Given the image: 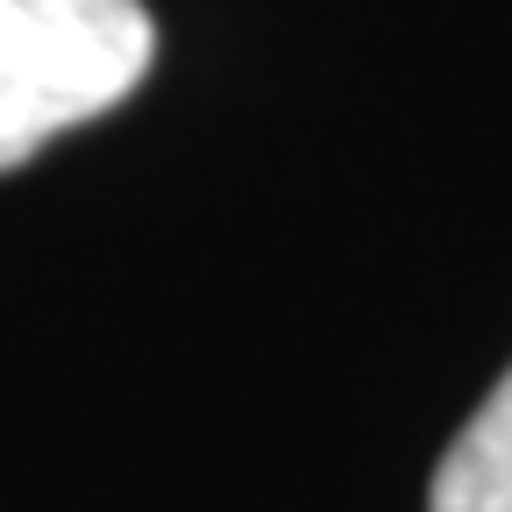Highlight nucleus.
I'll use <instances>...</instances> for the list:
<instances>
[{"instance_id":"nucleus-1","label":"nucleus","mask_w":512,"mask_h":512,"mask_svg":"<svg viewBox=\"0 0 512 512\" xmlns=\"http://www.w3.org/2000/svg\"><path fill=\"white\" fill-rule=\"evenodd\" d=\"M150 57L143 0H0V171L121 107Z\"/></svg>"},{"instance_id":"nucleus-2","label":"nucleus","mask_w":512,"mask_h":512,"mask_svg":"<svg viewBox=\"0 0 512 512\" xmlns=\"http://www.w3.org/2000/svg\"><path fill=\"white\" fill-rule=\"evenodd\" d=\"M427 512H512V370L448 441Z\"/></svg>"}]
</instances>
